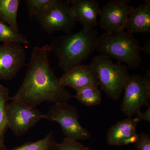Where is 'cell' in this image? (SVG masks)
<instances>
[{"label":"cell","mask_w":150,"mask_h":150,"mask_svg":"<svg viewBox=\"0 0 150 150\" xmlns=\"http://www.w3.org/2000/svg\"><path fill=\"white\" fill-rule=\"evenodd\" d=\"M50 45L33 48L24 79L11 100L35 108L46 101L67 102L74 96L60 83L49 61Z\"/></svg>","instance_id":"6da1fadb"},{"label":"cell","mask_w":150,"mask_h":150,"mask_svg":"<svg viewBox=\"0 0 150 150\" xmlns=\"http://www.w3.org/2000/svg\"><path fill=\"white\" fill-rule=\"evenodd\" d=\"M98 35L94 28L83 27L76 33L54 38L49 45L58 58L57 67L65 73L82 64L96 50Z\"/></svg>","instance_id":"7a4b0ae2"},{"label":"cell","mask_w":150,"mask_h":150,"mask_svg":"<svg viewBox=\"0 0 150 150\" xmlns=\"http://www.w3.org/2000/svg\"><path fill=\"white\" fill-rule=\"evenodd\" d=\"M142 47L133 34L123 30L105 33L97 38L96 49L101 55L124 63L130 69L141 64Z\"/></svg>","instance_id":"3957f363"},{"label":"cell","mask_w":150,"mask_h":150,"mask_svg":"<svg viewBox=\"0 0 150 150\" xmlns=\"http://www.w3.org/2000/svg\"><path fill=\"white\" fill-rule=\"evenodd\" d=\"M89 65L96 74L100 91L112 100H119L130 76L128 67L102 55L95 56Z\"/></svg>","instance_id":"277c9868"},{"label":"cell","mask_w":150,"mask_h":150,"mask_svg":"<svg viewBox=\"0 0 150 150\" xmlns=\"http://www.w3.org/2000/svg\"><path fill=\"white\" fill-rule=\"evenodd\" d=\"M40 27L48 34L58 31L71 33L77 22L69 0H54L48 7L35 16Z\"/></svg>","instance_id":"5b68a950"},{"label":"cell","mask_w":150,"mask_h":150,"mask_svg":"<svg viewBox=\"0 0 150 150\" xmlns=\"http://www.w3.org/2000/svg\"><path fill=\"white\" fill-rule=\"evenodd\" d=\"M77 108L67 102L55 103L43 119L55 121L61 126L66 138L71 139L83 140L91 137V134L80 123Z\"/></svg>","instance_id":"8992f818"},{"label":"cell","mask_w":150,"mask_h":150,"mask_svg":"<svg viewBox=\"0 0 150 150\" xmlns=\"http://www.w3.org/2000/svg\"><path fill=\"white\" fill-rule=\"evenodd\" d=\"M124 96L121 109L128 118L141 111L144 105H148L150 98V71L144 76L139 75L130 76L124 87Z\"/></svg>","instance_id":"52a82bcc"},{"label":"cell","mask_w":150,"mask_h":150,"mask_svg":"<svg viewBox=\"0 0 150 150\" xmlns=\"http://www.w3.org/2000/svg\"><path fill=\"white\" fill-rule=\"evenodd\" d=\"M43 114L35 108L12 101L7 110L8 128L16 136H21L43 119Z\"/></svg>","instance_id":"ba28073f"},{"label":"cell","mask_w":150,"mask_h":150,"mask_svg":"<svg viewBox=\"0 0 150 150\" xmlns=\"http://www.w3.org/2000/svg\"><path fill=\"white\" fill-rule=\"evenodd\" d=\"M129 1L115 0L105 3L100 8L99 24L105 33H110L124 30L131 11Z\"/></svg>","instance_id":"9c48e42d"},{"label":"cell","mask_w":150,"mask_h":150,"mask_svg":"<svg viewBox=\"0 0 150 150\" xmlns=\"http://www.w3.org/2000/svg\"><path fill=\"white\" fill-rule=\"evenodd\" d=\"M26 53L18 43H0V80L13 79L25 65Z\"/></svg>","instance_id":"30bf717a"},{"label":"cell","mask_w":150,"mask_h":150,"mask_svg":"<svg viewBox=\"0 0 150 150\" xmlns=\"http://www.w3.org/2000/svg\"><path fill=\"white\" fill-rule=\"evenodd\" d=\"M60 83L78 92L88 87H98L99 82L96 73L90 65L81 64L68 70L60 78Z\"/></svg>","instance_id":"8fae6325"},{"label":"cell","mask_w":150,"mask_h":150,"mask_svg":"<svg viewBox=\"0 0 150 150\" xmlns=\"http://www.w3.org/2000/svg\"><path fill=\"white\" fill-rule=\"evenodd\" d=\"M71 9L77 22L83 27L94 28L98 25L100 13L99 3L96 0H69Z\"/></svg>","instance_id":"7c38bea8"},{"label":"cell","mask_w":150,"mask_h":150,"mask_svg":"<svg viewBox=\"0 0 150 150\" xmlns=\"http://www.w3.org/2000/svg\"><path fill=\"white\" fill-rule=\"evenodd\" d=\"M140 120L137 118H128L118 121L108 130L106 140L108 145L121 146L129 137L137 134V128Z\"/></svg>","instance_id":"4fadbf2b"},{"label":"cell","mask_w":150,"mask_h":150,"mask_svg":"<svg viewBox=\"0 0 150 150\" xmlns=\"http://www.w3.org/2000/svg\"><path fill=\"white\" fill-rule=\"evenodd\" d=\"M124 30L131 34L150 33V1L144 2L131 11Z\"/></svg>","instance_id":"5bb4252c"},{"label":"cell","mask_w":150,"mask_h":150,"mask_svg":"<svg viewBox=\"0 0 150 150\" xmlns=\"http://www.w3.org/2000/svg\"><path fill=\"white\" fill-rule=\"evenodd\" d=\"M20 0H0V20L18 32V13Z\"/></svg>","instance_id":"9a60e30c"},{"label":"cell","mask_w":150,"mask_h":150,"mask_svg":"<svg viewBox=\"0 0 150 150\" xmlns=\"http://www.w3.org/2000/svg\"><path fill=\"white\" fill-rule=\"evenodd\" d=\"M11 100L7 88L0 84V150H7L5 145V136L8 129L7 110Z\"/></svg>","instance_id":"2e32d148"},{"label":"cell","mask_w":150,"mask_h":150,"mask_svg":"<svg viewBox=\"0 0 150 150\" xmlns=\"http://www.w3.org/2000/svg\"><path fill=\"white\" fill-rule=\"evenodd\" d=\"M101 91L98 87H88L77 92L74 97L84 105L91 107L101 103Z\"/></svg>","instance_id":"e0dca14e"},{"label":"cell","mask_w":150,"mask_h":150,"mask_svg":"<svg viewBox=\"0 0 150 150\" xmlns=\"http://www.w3.org/2000/svg\"><path fill=\"white\" fill-rule=\"evenodd\" d=\"M13 43L28 45L29 41L23 34L16 32L5 23L0 20V43Z\"/></svg>","instance_id":"ac0fdd59"},{"label":"cell","mask_w":150,"mask_h":150,"mask_svg":"<svg viewBox=\"0 0 150 150\" xmlns=\"http://www.w3.org/2000/svg\"><path fill=\"white\" fill-rule=\"evenodd\" d=\"M53 132H51L46 137L35 142H28L14 148L7 150H53L56 144Z\"/></svg>","instance_id":"d6986e66"},{"label":"cell","mask_w":150,"mask_h":150,"mask_svg":"<svg viewBox=\"0 0 150 150\" xmlns=\"http://www.w3.org/2000/svg\"><path fill=\"white\" fill-rule=\"evenodd\" d=\"M54 0H25L28 14L30 18L36 15L48 7Z\"/></svg>","instance_id":"ffe728a7"},{"label":"cell","mask_w":150,"mask_h":150,"mask_svg":"<svg viewBox=\"0 0 150 150\" xmlns=\"http://www.w3.org/2000/svg\"><path fill=\"white\" fill-rule=\"evenodd\" d=\"M53 150H91L76 140L65 138L60 144L56 143Z\"/></svg>","instance_id":"44dd1931"},{"label":"cell","mask_w":150,"mask_h":150,"mask_svg":"<svg viewBox=\"0 0 150 150\" xmlns=\"http://www.w3.org/2000/svg\"><path fill=\"white\" fill-rule=\"evenodd\" d=\"M135 144L137 150H150V135L145 133L139 134L138 140Z\"/></svg>","instance_id":"7402d4cb"},{"label":"cell","mask_w":150,"mask_h":150,"mask_svg":"<svg viewBox=\"0 0 150 150\" xmlns=\"http://www.w3.org/2000/svg\"><path fill=\"white\" fill-rule=\"evenodd\" d=\"M146 110L144 112H142L141 111L138 112L136 115V117L138 118L140 121L142 120L146 121L149 123L150 122V106L148 105Z\"/></svg>","instance_id":"603a6c76"},{"label":"cell","mask_w":150,"mask_h":150,"mask_svg":"<svg viewBox=\"0 0 150 150\" xmlns=\"http://www.w3.org/2000/svg\"><path fill=\"white\" fill-rule=\"evenodd\" d=\"M142 51H143L148 56L150 55V39L149 38L147 41L144 43V45L142 47Z\"/></svg>","instance_id":"cb8c5ba5"}]
</instances>
